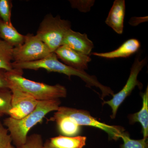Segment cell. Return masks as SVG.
I'll use <instances>...</instances> for the list:
<instances>
[{
  "label": "cell",
  "instance_id": "cell-1",
  "mask_svg": "<svg viewBox=\"0 0 148 148\" xmlns=\"http://www.w3.org/2000/svg\"><path fill=\"white\" fill-rule=\"evenodd\" d=\"M61 103L59 99L38 101L36 108L23 118L16 119L9 117L4 120L3 125L7 127L14 145L16 147L24 145L31 128L49 113L58 110Z\"/></svg>",
  "mask_w": 148,
  "mask_h": 148
},
{
  "label": "cell",
  "instance_id": "cell-2",
  "mask_svg": "<svg viewBox=\"0 0 148 148\" xmlns=\"http://www.w3.org/2000/svg\"><path fill=\"white\" fill-rule=\"evenodd\" d=\"M22 71L14 69L12 71L6 72V75L11 84L37 101H49L67 96L65 86L59 84L50 85L27 79L22 76Z\"/></svg>",
  "mask_w": 148,
  "mask_h": 148
},
{
  "label": "cell",
  "instance_id": "cell-3",
  "mask_svg": "<svg viewBox=\"0 0 148 148\" xmlns=\"http://www.w3.org/2000/svg\"><path fill=\"white\" fill-rule=\"evenodd\" d=\"M71 27L70 21L62 19L59 15L54 17L47 14L41 22L36 36L51 52H54L62 45L64 36Z\"/></svg>",
  "mask_w": 148,
  "mask_h": 148
},
{
  "label": "cell",
  "instance_id": "cell-4",
  "mask_svg": "<svg viewBox=\"0 0 148 148\" xmlns=\"http://www.w3.org/2000/svg\"><path fill=\"white\" fill-rule=\"evenodd\" d=\"M12 66L14 69L18 70L29 69L37 71L43 69L48 72L64 74L70 78L72 76H75L80 78L86 83V85H90L94 81L93 76L90 75L85 71L73 69L59 61L54 52H51L44 58L38 61L25 63L13 62Z\"/></svg>",
  "mask_w": 148,
  "mask_h": 148
},
{
  "label": "cell",
  "instance_id": "cell-5",
  "mask_svg": "<svg viewBox=\"0 0 148 148\" xmlns=\"http://www.w3.org/2000/svg\"><path fill=\"white\" fill-rule=\"evenodd\" d=\"M54 115L66 116L73 119L80 126H89L102 130L108 134L110 140H118L124 132L123 127L111 125L98 121L90 115L89 112L66 107H60Z\"/></svg>",
  "mask_w": 148,
  "mask_h": 148
},
{
  "label": "cell",
  "instance_id": "cell-6",
  "mask_svg": "<svg viewBox=\"0 0 148 148\" xmlns=\"http://www.w3.org/2000/svg\"><path fill=\"white\" fill-rule=\"evenodd\" d=\"M51 53L47 46L36 35H25L24 42L13 49V61L25 63L38 61Z\"/></svg>",
  "mask_w": 148,
  "mask_h": 148
},
{
  "label": "cell",
  "instance_id": "cell-7",
  "mask_svg": "<svg viewBox=\"0 0 148 148\" xmlns=\"http://www.w3.org/2000/svg\"><path fill=\"white\" fill-rule=\"evenodd\" d=\"M147 62V60L146 58L140 60L139 57H136L130 69L129 77L124 87L116 94H114L110 100L103 102V104L109 105L112 109L111 118H115L119 106L131 94L136 86H138L140 89L143 87V84L138 80V77L139 73L145 66Z\"/></svg>",
  "mask_w": 148,
  "mask_h": 148
},
{
  "label": "cell",
  "instance_id": "cell-8",
  "mask_svg": "<svg viewBox=\"0 0 148 148\" xmlns=\"http://www.w3.org/2000/svg\"><path fill=\"white\" fill-rule=\"evenodd\" d=\"M10 89L12 92V109L10 117L14 119H21L36 108L38 101L34 97L10 83Z\"/></svg>",
  "mask_w": 148,
  "mask_h": 148
},
{
  "label": "cell",
  "instance_id": "cell-9",
  "mask_svg": "<svg viewBox=\"0 0 148 148\" xmlns=\"http://www.w3.org/2000/svg\"><path fill=\"white\" fill-rule=\"evenodd\" d=\"M54 53L58 58L62 61V63L81 71H85V70H87L88 64L91 61L89 56L79 53L65 45L58 48Z\"/></svg>",
  "mask_w": 148,
  "mask_h": 148
},
{
  "label": "cell",
  "instance_id": "cell-10",
  "mask_svg": "<svg viewBox=\"0 0 148 148\" xmlns=\"http://www.w3.org/2000/svg\"><path fill=\"white\" fill-rule=\"evenodd\" d=\"M62 45L66 46L79 53L88 56L90 55L94 47L93 42L88 38L86 34L75 32L71 29L66 33Z\"/></svg>",
  "mask_w": 148,
  "mask_h": 148
},
{
  "label": "cell",
  "instance_id": "cell-11",
  "mask_svg": "<svg viewBox=\"0 0 148 148\" xmlns=\"http://www.w3.org/2000/svg\"><path fill=\"white\" fill-rule=\"evenodd\" d=\"M125 11V1L115 0L106 20V24L119 34L123 32Z\"/></svg>",
  "mask_w": 148,
  "mask_h": 148
},
{
  "label": "cell",
  "instance_id": "cell-12",
  "mask_svg": "<svg viewBox=\"0 0 148 148\" xmlns=\"http://www.w3.org/2000/svg\"><path fill=\"white\" fill-rule=\"evenodd\" d=\"M140 43L136 39H130L125 42L121 46L116 50L104 53H92L93 55L108 58H127L138 51L140 47Z\"/></svg>",
  "mask_w": 148,
  "mask_h": 148
},
{
  "label": "cell",
  "instance_id": "cell-13",
  "mask_svg": "<svg viewBox=\"0 0 148 148\" xmlns=\"http://www.w3.org/2000/svg\"><path fill=\"white\" fill-rule=\"evenodd\" d=\"M143 106L138 112L128 116L129 123L133 124L136 122L140 123L142 126L143 138H148V87L145 91L142 94Z\"/></svg>",
  "mask_w": 148,
  "mask_h": 148
},
{
  "label": "cell",
  "instance_id": "cell-14",
  "mask_svg": "<svg viewBox=\"0 0 148 148\" xmlns=\"http://www.w3.org/2000/svg\"><path fill=\"white\" fill-rule=\"evenodd\" d=\"M0 39L14 47L21 45L25 36L18 33L11 23H6L0 18Z\"/></svg>",
  "mask_w": 148,
  "mask_h": 148
},
{
  "label": "cell",
  "instance_id": "cell-15",
  "mask_svg": "<svg viewBox=\"0 0 148 148\" xmlns=\"http://www.w3.org/2000/svg\"><path fill=\"white\" fill-rule=\"evenodd\" d=\"M51 120L56 122L58 131L63 136L75 137L81 132L82 126L69 117L53 115Z\"/></svg>",
  "mask_w": 148,
  "mask_h": 148
},
{
  "label": "cell",
  "instance_id": "cell-16",
  "mask_svg": "<svg viewBox=\"0 0 148 148\" xmlns=\"http://www.w3.org/2000/svg\"><path fill=\"white\" fill-rule=\"evenodd\" d=\"M86 139L85 136L60 135L51 138L49 141L50 145L55 148H83L86 144Z\"/></svg>",
  "mask_w": 148,
  "mask_h": 148
},
{
  "label": "cell",
  "instance_id": "cell-17",
  "mask_svg": "<svg viewBox=\"0 0 148 148\" xmlns=\"http://www.w3.org/2000/svg\"><path fill=\"white\" fill-rule=\"evenodd\" d=\"M14 47L9 43L0 40V70L6 72L13 71Z\"/></svg>",
  "mask_w": 148,
  "mask_h": 148
},
{
  "label": "cell",
  "instance_id": "cell-18",
  "mask_svg": "<svg viewBox=\"0 0 148 148\" xmlns=\"http://www.w3.org/2000/svg\"><path fill=\"white\" fill-rule=\"evenodd\" d=\"M12 92L9 88L0 89V113L9 115L12 109Z\"/></svg>",
  "mask_w": 148,
  "mask_h": 148
},
{
  "label": "cell",
  "instance_id": "cell-19",
  "mask_svg": "<svg viewBox=\"0 0 148 148\" xmlns=\"http://www.w3.org/2000/svg\"><path fill=\"white\" fill-rule=\"evenodd\" d=\"M123 144L120 145L121 148H148V138H143L136 140L131 139L127 132H123L121 138Z\"/></svg>",
  "mask_w": 148,
  "mask_h": 148
},
{
  "label": "cell",
  "instance_id": "cell-20",
  "mask_svg": "<svg viewBox=\"0 0 148 148\" xmlns=\"http://www.w3.org/2000/svg\"><path fill=\"white\" fill-rule=\"evenodd\" d=\"M12 3L10 0H0V17L6 23H11Z\"/></svg>",
  "mask_w": 148,
  "mask_h": 148
},
{
  "label": "cell",
  "instance_id": "cell-21",
  "mask_svg": "<svg viewBox=\"0 0 148 148\" xmlns=\"http://www.w3.org/2000/svg\"><path fill=\"white\" fill-rule=\"evenodd\" d=\"M43 145L41 135L34 134L27 137L24 145L16 148H42Z\"/></svg>",
  "mask_w": 148,
  "mask_h": 148
},
{
  "label": "cell",
  "instance_id": "cell-22",
  "mask_svg": "<svg viewBox=\"0 0 148 148\" xmlns=\"http://www.w3.org/2000/svg\"><path fill=\"white\" fill-rule=\"evenodd\" d=\"M69 1L73 8L77 9L83 12H89L95 3V1L92 0H71Z\"/></svg>",
  "mask_w": 148,
  "mask_h": 148
},
{
  "label": "cell",
  "instance_id": "cell-23",
  "mask_svg": "<svg viewBox=\"0 0 148 148\" xmlns=\"http://www.w3.org/2000/svg\"><path fill=\"white\" fill-rule=\"evenodd\" d=\"M12 142L8 130L4 127L3 125L0 121V148H6Z\"/></svg>",
  "mask_w": 148,
  "mask_h": 148
},
{
  "label": "cell",
  "instance_id": "cell-24",
  "mask_svg": "<svg viewBox=\"0 0 148 148\" xmlns=\"http://www.w3.org/2000/svg\"><path fill=\"white\" fill-rule=\"evenodd\" d=\"M5 71L0 70V89L9 88L10 83L6 75Z\"/></svg>",
  "mask_w": 148,
  "mask_h": 148
},
{
  "label": "cell",
  "instance_id": "cell-25",
  "mask_svg": "<svg viewBox=\"0 0 148 148\" xmlns=\"http://www.w3.org/2000/svg\"><path fill=\"white\" fill-rule=\"evenodd\" d=\"M148 17L145 16V17H133L130 19V24L132 26H137L138 24L140 23H142L143 22H145L147 21Z\"/></svg>",
  "mask_w": 148,
  "mask_h": 148
},
{
  "label": "cell",
  "instance_id": "cell-26",
  "mask_svg": "<svg viewBox=\"0 0 148 148\" xmlns=\"http://www.w3.org/2000/svg\"><path fill=\"white\" fill-rule=\"evenodd\" d=\"M42 148H55L51 146L49 143V141H47L43 146Z\"/></svg>",
  "mask_w": 148,
  "mask_h": 148
},
{
  "label": "cell",
  "instance_id": "cell-27",
  "mask_svg": "<svg viewBox=\"0 0 148 148\" xmlns=\"http://www.w3.org/2000/svg\"><path fill=\"white\" fill-rule=\"evenodd\" d=\"M6 148H15L14 147H13L12 145H11V144H10L9 145L8 147H7Z\"/></svg>",
  "mask_w": 148,
  "mask_h": 148
},
{
  "label": "cell",
  "instance_id": "cell-28",
  "mask_svg": "<svg viewBox=\"0 0 148 148\" xmlns=\"http://www.w3.org/2000/svg\"><path fill=\"white\" fill-rule=\"evenodd\" d=\"M3 115V114L1 113H0V117H1Z\"/></svg>",
  "mask_w": 148,
  "mask_h": 148
},
{
  "label": "cell",
  "instance_id": "cell-29",
  "mask_svg": "<svg viewBox=\"0 0 148 148\" xmlns=\"http://www.w3.org/2000/svg\"><path fill=\"white\" fill-rule=\"evenodd\" d=\"M0 40H1V39H0Z\"/></svg>",
  "mask_w": 148,
  "mask_h": 148
}]
</instances>
